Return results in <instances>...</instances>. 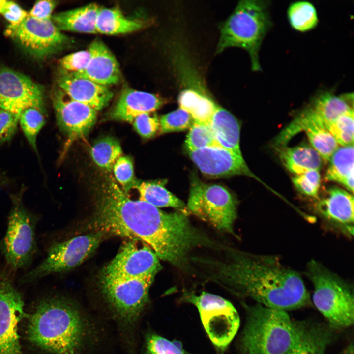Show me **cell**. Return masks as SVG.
<instances>
[{
    "label": "cell",
    "mask_w": 354,
    "mask_h": 354,
    "mask_svg": "<svg viewBox=\"0 0 354 354\" xmlns=\"http://www.w3.org/2000/svg\"><path fill=\"white\" fill-rule=\"evenodd\" d=\"M225 260H205L209 279L235 295L266 307L288 312L306 307L311 299L301 275L273 255L228 251Z\"/></svg>",
    "instance_id": "obj_1"
},
{
    "label": "cell",
    "mask_w": 354,
    "mask_h": 354,
    "mask_svg": "<svg viewBox=\"0 0 354 354\" xmlns=\"http://www.w3.org/2000/svg\"><path fill=\"white\" fill-rule=\"evenodd\" d=\"M94 208L88 224L92 232L138 240L154 252L159 249L166 229V212L131 199L111 176H105L98 185Z\"/></svg>",
    "instance_id": "obj_2"
},
{
    "label": "cell",
    "mask_w": 354,
    "mask_h": 354,
    "mask_svg": "<svg viewBox=\"0 0 354 354\" xmlns=\"http://www.w3.org/2000/svg\"><path fill=\"white\" fill-rule=\"evenodd\" d=\"M24 319L27 340L48 354H80L91 335L87 319L73 303L62 297L42 298Z\"/></svg>",
    "instance_id": "obj_3"
},
{
    "label": "cell",
    "mask_w": 354,
    "mask_h": 354,
    "mask_svg": "<svg viewBox=\"0 0 354 354\" xmlns=\"http://www.w3.org/2000/svg\"><path fill=\"white\" fill-rule=\"evenodd\" d=\"M246 321L241 339L242 354H285L299 335L301 322L288 312L256 303L243 304Z\"/></svg>",
    "instance_id": "obj_4"
},
{
    "label": "cell",
    "mask_w": 354,
    "mask_h": 354,
    "mask_svg": "<svg viewBox=\"0 0 354 354\" xmlns=\"http://www.w3.org/2000/svg\"><path fill=\"white\" fill-rule=\"evenodd\" d=\"M269 1L242 0L220 28L216 53L230 47L245 50L254 71L262 70L259 51L264 38L272 25Z\"/></svg>",
    "instance_id": "obj_5"
},
{
    "label": "cell",
    "mask_w": 354,
    "mask_h": 354,
    "mask_svg": "<svg viewBox=\"0 0 354 354\" xmlns=\"http://www.w3.org/2000/svg\"><path fill=\"white\" fill-rule=\"evenodd\" d=\"M306 274L313 286L312 301L331 330L347 328L354 323V298L350 285L315 260L307 264Z\"/></svg>",
    "instance_id": "obj_6"
},
{
    "label": "cell",
    "mask_w": 354,
    "mask_h": 354,
    "mask_svg": "<svg viewBox=\"0 0 354 354\" xmlns=\"http://www.w3.org/2000/svg\"><path fill=\"white\" fill-rule=\"evenodd\" d=\"M11 198L12 206L1 249L8 267L16 271L28 266L37 252V219L24 206L22 193L11 195Z\"/></svg>",
    "instance_id": "obj_7"
},
{
    "label": "cell",
    "mask_w": 354,
    "mask_h": 354,
    "mask_svg": "<svg viewBox=\"0 0 354 354\" xmlns=\"http://www.w3.org/2000/svg\"><path fill=\"white\" fill-rule=\"evenodd\" d=\"M237 204L236 197L224 186L192 177L187 211L218 230L234 234Z\"/></svg>",
    "instance_id": "obj_8"
},
{
    "label": "cell",
    "mask_w": 354,
    "mask_h": 354,
    "mask_svg": "<svg viewBox=\"0 0 354 354\" xmlns=\"http://www.w3.org/2000/svg\"><path fill=\"white\" fill-rule=\"evenodd\" d=\"M105 236L100 232H91L54 243L48 249L44 259L23 275L20 282L30 283L49 275L63 273L77 267L95 251Z\"/></svg>",
    "instance_id": "obj_9"
},
{
    "label": "cell",
    "mask_w": 354,
    "mask_h": 354,
    "mask_svg": "<svg viewBox=\"0 0 354 354\" xmlns=\"http://www.w3.org/2000/svg\"><path fill=\"white\" fill-rule=\"evenodd\" d=\"M184 299L197 307L203 326L211 341L224 350L236 334L240 325L238 313L227 299L203 292L197 295L185 293Z\"/></svg>",
    "instance_id": "obj_10"
},
{
    "label": "cell",
    "mask_w": 354,
    "mask_h": 354,
    "mask_svg": "<svg viewBox=\"0 0 354 354\" xmlns=\"http://www.w3.org/2000/svg\"><path fill=\"white\" fill-rule=\"evenodd\" d=\"M151 278L108 280L101 279V293L118 319L126 324L136 321L149 301Z\"/></svg>",
    "instance_id": "obj_11"
},
{
    "label": "cell",
    "mask_w": 354,
    "mask_h": 354,
    "mask_svg": "<svg viewBox=\"0 0 354 354\" xmlns=\"http://www.w3.org/2000/svg\"><path fill=\"white\" fill-rule=\"evenodd\" d=\"M5 34L38 59L55 53L69 40L52 19L41 20L29 16L18 24L9 25Z\"/></svg>",
    "instance_id": "obj_12"
},
{
    "label": "cell",
    "mask_w": 354,
    "mask_h": 354,
    "mask_svg": "<svg viewBox=\"0 0 354 354\" xmlns=\"http://www.w3.org/2000/svg\"><path fill=\"white\" fill-rule=\"evenodd\" d=\"M130 240L125 243L113 259L103 268L101 279L126 280L151 278L162 269L160 259L154 251L143 242Z\"/></svg>",
    "instance_id": "obj_13"
},
{
    "label": "cell",
    "mask_w": 354,
    "mask_h": 354,
    "mask_svg": "<svg viewBox=\"0 0 354 354\" xmlns=\"http://www.w3.org/2000/svg\"><path fill=\"white\" fill-rule=\"evenodd\" d=\"M24 302L8 274L0 273V354H26L18 332L24 319Z\"/></svg>",
    "instance_id": "obj_14"
},
{
    "label": "cell",
    "mask_w": 354,
    "mask_h": 354,
    "mask_svg": "<svg viewBox=\"0 0 354 354\" xmlns=\"http://www.w3.org/2000/svg\"><path fill=\"white\" fill-rule=\"evenodd\" d=\"M44 90L28 76L11 68L0 67V109L20 116L33 107L45 112Z\"/></svg>",
    "instance_id": "obj_15"
},
{
    "label": "cell",
    "mask_w": 354,
    "mask_h": 354,
    "mask_svg": "<svg viewBox=\"0 0 354 354\" xmlns=\"http://www.w3.org/2000/svg\"><path fill=\"white\" fill-rule=\"evenodd\" d=\"M57 123L70 141L85 136L95 124L97 111L70 98L59 88L52 96Z\"/></svg>",
    "instance_id": "obj_16"
},
{
    "label": "cell",
    "mask_w": 354,
    "mask_h": 354,
    "mask_svg": "<svg viewBox=\"0 0 354 354\" xmlns=\"http://www.w3.org/2000/svg\"><path fill=\"white\" fill-rule=\"evenodd\" d=\"M188 153L200 171L208 177L244 175L261 182L250 170L242 156L235 154L221 147H206L189 151Z\"/></svg>",
    "instance_id": "obj_17"
},
{
    "label": "cell",
    "mask_w": 354,
    "mask_h": 354,
    "mask_svg": "<svg viewBox=\"0 0 354 354\" xmlns=\"http://www.w3.org/2000/svg\"><path fill=\"white\" fill-rule=\"evenodd\" d=\"M316 211L326 222L349 236L354 232V197L338 187L329 188L324 196L318 198Z\"/></svg>",
    "instance_id": "obj_18"
},
{
    "label": "cell",
    "mask_w": 354,
    "mask_h": 354,
    "mask_svg": "<svg viewBox=\"0 0 354 354\" xmlns=\"http://www.w3.org/2000/svg\"><path fill=\"white\" fill-rule=\"evenodd\" d=\"M59 88L72 99L96 111L106 107L113 97L109 88L74 73H64L58 80Z\"/></svg>",
    "instance_id": "obj_19"
},
{
    "label": "cell",
    "mask_w": 354,
    "mask_h": 354,
    "mask_svg": "<svg viewBox=\"0 0 354 354\" xmlns=\"http://www.w3.org/2000/svg\"><path fill=\"white\" fill-rule=\"evenodd\" d=\"M166 102L159 95L125 87L108 117L112 120L132 123L138 115L153 112Z\"/></svg>",
    "instance_id": "obj_20"
},
{
    "label": "cell",
    "mask_w": 354,
    "mask_h": 354,
    "mask_svg": "<svg viewBox=\"0 0 354 354\" xmlns=\"http://www.w3.org/2000/svg\"><path fill=\"white\" fill-rule=\"evenodd\" d=\"M90 59L86 68L74 73L108 87L117 84L121 78L118 63L113 53L100 39H94L88 48Z\"/></svg>",
    "instance_id": "obj_21"
},
{
    "label": "cell",
    "mask_w": 354,
    "mask_h": 354,
    "mask_svg": "<svg viewBox=\"0 0 354 354\" xmlns=\"http://www.w3.org/2000/svg\"><path fill=\"white\" fill-rule=\"evenodd\" d=\"M353 93L336 95L329 90L321 91L305 107L309 113L326 127L338 117L353 108Z\"/></svg>",
    "instance_id": "obj_22"
},
{
    "label": "cell",
    "mask_w": 354,
    "mask_h": 354,
    "mask_svg": "<svg viewBox=\"0 0 354 354\" xmlns=\"http://www.w3.org/2000/svg\"><path fill=\"white\" fill-rule=\"evenodd\" d=\"M208 125L220 147L242 156L239 146L240 125L233 115L218 106Z\"/></svg>",
    "instance_id": "obj_23"
},
{
    "label": "cell",
    "mask_w": 354,
    "mask_h": 354,
    "mask_svg": "<svg viewBox=\"0 0 354 354\" xmlns=\"http://www.w3.org/2000/svg\"><path fill=\"white\" fill-rule=\"evenodd\" d=\"M100 7L90 3L52 15V20L61 31L97 33L96 21Z\"/></svg>",
    "instance_id": "obj_24"
},
{
    "label": "cell",
    "mask_w": 354,
    "mask_h": 354,
    "mask_svg": "<svg viewBox=\"0 0 354 354\" xmlns=\"http://www.w3.org/2000/svg\"><path fill=\"white\" fill-rule=\"evenodd\" d=\"M328 326L301 322L297 339L285 354H325L332 340Z\"/></svg>",
    "instance_id": "obj_25"
},
{
    "label": "cell",
    "mask_w": 354,
    "mask_h": 354,
    "mask_svg": "<svg viewBox=\"0 0 354 354\" xmlns=\"http://www.w3.org/2000/svg\"><path fill=\"white\" fill-rule=\"evenodd\" d=\"M275 149L283 166L295 175L310 170L319 171L321 168L323 160L312 147L285 146Z\"/></svg>",
    "instance_id": "obj_26"
},
{
    "label": "cell",
    "mask_w": 354,
    "mask_h": 354,
    "mask_svg": "<svg viewBox=\"0 0 354 354\" xmlns=\"http://www.w3.org/2000/svg\"><path fill=\"white\" fill-rule=\"evenodd\" d=\"M324 180L334 181L354 192V145L338 147L331 156Z\"/></svg>",
    "instance_id": "obj_27"
},
{
    "label": "cell",
    "mask_w": 354,
    "mask_h": 354,
    "mask_svg": "<svg viewBox=\"0 0 354 354\" xmlns=\"http://www.w3.org/2000/svg\"><path fill=\"white\" fill-rule=\"evenodd\" d=\"M166 180L140 181L136 180L133 189L139 194V200L156 207H171L188 213L186 205L165 187Z\"/></svg>",
    "instance_id": "obj_28"
},
{
    "label": "cell",
    "mask_w": 354,
    "mask_h": 354,
    "mask_svg": "<svg viewBox=\"0 0 354 354\" xmlns=\"http://www.w3.org/2000/svg\"><path fill=\"white\" fill-rule=\"evenodd\" d=\"M144 27L142 21L128 18L118 8L100 7L96 18L97 33L117 35L131 33Z\"/></svg>",
    "instance_id": "obj_29"
},
{
    "label": "cell",
    "mask_w": 354,
    "mask_h": 354,
    "mask_svg": "<svg viewBox=\"0 0 354 354\" xmlns=\"http://www.w3.org/2000/svg\"><path fill=\"white\" fill-rule=\"evenodd\" d=\"M180 108L191 116L194 122L208 124L218 105L207 94L182 90L178 97Z\"/></svg>",
    "instance_id": "obj_30"
},
{
    "label": "cell",
    "mask_w": 354,
    "mask_h": 354,
    "mask_svg": "<svg viewBox=\"0 0 354 354\" xmlns=\"http://www.w3.org/2000/svg\"><path fill=\"white\" fill-rule=\"evenodd\" d=\"M287 14L291 27L298 31H310L314 29L319 22L316 7L308 1L292 2L288 8Z\"/></svg>",
    "instance_id": "obj_31"
},
{
    "label": "cell",
    "mask_w": 354,
    "mask_h": 354,
    "mask_svg": "<svg viewBox=\"0 0 354 354\" xmlns=\"http://www.w3.org/2000/svg\"><path fill=\"white\" fill-rule=\"evenodd\" d=\"M305 132L312 147L325 162L338 148V144L326 127L321 124L311 123L302 130Z\"/></svg>",
    "instance_id": "obj_32"
},
{
    "label": "cell",
    "mask_w": 354,
    "mask_h": 354,
    "mask_svg": "<svg viewBox=\"0 0 354 354\" xmlns=\"http://www.w3.org/2000/svg\"><path fill=\"white\" fill-rule=\"evenodd\" d=\"M90 154L98 166L110 171L116 161L121 156L122 149L117 139L107 136L94 143L91 148Z\"/></svg>",
    "instance_id": "obj_33"
},
{
    "label": "cell",
    "mask_w": 354,
    "mask_h": 354,
    "mask_svg": "<svg viewBox=\"0 0 354 354\" xmlns=\"http://www.w3.org/2000/svg\"><path fill=\"white\" fill-rule=\"evenodd\" d=\"M46 122L44 112L36 108H28L20 114L19 123L28 142L37 153V136Z\"/></svg>",
    "instance_id": "obj_34"
},
{
    "label": "cell",
    "mask_w": 354,
    "mask_h": 354,
    "mask_svg": "<svg viewBox=\"0 0 354 354\" xmlns=\"http://www.w3.org/2000/svg\"><path fill=\"white\" fill-rule=\"evenodd\" d=\"M354 109L341 115L326 128L338 145H354Z\"/></svg>",
    "instance_id": "obj_35"
},
{
    "label": "cell",
    "mask_w": 354,
    "mask_h": 354,
    "mask_svg": "<svg viewBox=\"0 0 354 354\" xmlns=\"http://www.w3.org/2000/svg\"><path fill=\"white\" fill-rule=\"evenodd\" d=\"M185 146L188 152L206 147H219L209 125L195 122L190 128Z\"/></svg>",
    "instance_id": "obj_36"
},
{
    "label": "cell",
    "mask_w": 354,
    "mask_h": 354,
    "mask_svg": "<svg viewBox=\"0 0 354 354\" xmlns=\"http://www.w3.org/2000/svg\"><path fill=\"white\" fill-rule=\"evenodd\" d=\"M159 119V133L162 134L186 130L194 122L190 114L180 108L162 115Z\"/></svg>",
    "instance_id": "obj_37"
},
{
    "label": "cell",
    "mask_w": 354,
    "mask_h": 354,
    "mask_svg": "<svg viewBox=\"0 0 354 354\" xmlns=\"http://www.w3.org/2000/svg\"><path fill=\"white\" fill-rule=\"evenodd\" d=\"M295 188L301 194L318 199L321 184L319 171L310 170L296 175L292 178Z\"/></svg>",
    "instance_id": "obj_38"
},
{
    "label": "cell",
    "mask_w": 354,
    "mask_h": 354,
    "mask_svg": "<svg viewBox=\"0 0 354 354\" xmlns=\"http://www.w3.org/2000/svg\"><path fill=\"white\" fill-rule=\"evenodd\" d=\"M112 170L116 180L122 185V189L128 194L137 180L134 177L132 160L129 156H120L115 163Z\"/></svg>",
    "instance_id": "obj_39"
},
{
    "label": "cell",
    "mask_w": 354,
    "mask_h": 354,
    "mask_svg": "<svg viewBox=\"0 0 354 354\" xmlns=\"http://www.w3.org/2000/svg\"><path fill=\"white\" fill-rule=\"evenodd\" d=\"M147 354H188L177 343L156 334L147 339Z\"/></svg>",
    "instance_id": "obj_40"
},
{
    "label": "cell",
    "mask_w": 354,
    "mask_h": 354,
    "mask_svg": "<svg viewBox=\"0 0 354 354\" xmlns=\"http://www.w3.org/2000/svg\"><path fill=\"white\" fill-rule=\"evenodd\" d=\"M88 50L69 54L62 58L59 62L62 72L79 73L87 67L90 59Z\"/></svg>",
    "instance_id": "obj_41"
},
{
    "label": "cell",
    "mask_w": 354,
    "mask_h": 354,
    "mask_svg": "<svg viewBox=\"0 0 354 354\" xmlns=\"http://www.w3.org/2000/svg\"><path fill=\"white\" fill-rule=\"evenodd\" d=\"M132 123L137 133L145 138L154 136L160 129L159 118L153 112L138 115Z\"/></svg>",
    "instance_id": "obj_42"
},
{
    "label": "cell",
    "mask_w": 354,
    "mask_h": 354,
    "mask_svg": "<svg viewBox=\"0 0 354 354\" xmlns=\"http://www.w3.org/2000/svg\"><path fill=\"white\" fill-rule=\"evenodd\" d=\"M0 14L10 25L18 24L29 16L28 12L17 3L6 0H0Z\"/></svg>",
    "instance_id": "obj_43"
},
{
    "label": "cell",
    "mask_w": 354,
    "mask_h": 354,
    "mask_svg": "<svg viewBox=\"0 0 354 354\" xmlns=\"http://www.w3.org/2000/svg\"><path fill=\"white\" fill-rule=\"evenodd\" d=\"M19 115L0 109V141H9L14 135L19 123Z\"/></svg>",
    "instance_id": "obj_44"
},
{
    "label": "cell",
    "mask_w": 354,
    "mask_h": 354,
    "mask_svg": "<svg viewBox=\"0 0 354 354\" xmlns=\"http://www.w3.org/2000/svg\"><path fill=\"white\" fill-rule=\"evenodd\" d=\"M57 4V1L55 0L37 1L32 9L28 12L29 16L41 20L51 19L52 13Z\"/></svg>",
    "instance_id": "obj_45"
},
{
    "label": "cell",
    "mask_w": 354,
    "mask_h": 354,
    "mask_svg": "<svg viewBox=\"0 0 354 354\" xmlns=\"http://www.w3.org/2000/svg\"><path fill=\"white\" fill-rule=\"evenodd\" d=\"M341 354H354L353 343L347 346Z\"/></svg>",
    "instance_id": "obj_46"
}]
</instances>
